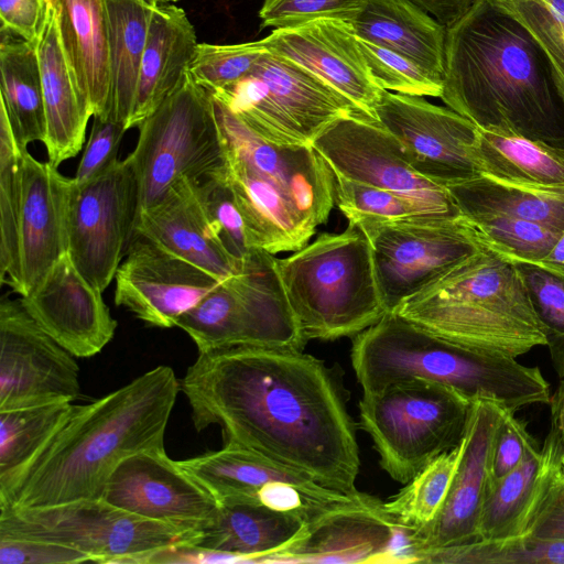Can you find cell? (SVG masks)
Instances as JSON below:
<instances>
[{
    "mask_svg": "<svg viewBox=\"0 0 564 564\" xmlns=\"http://www.w3.org/2000/svg\"><path fill=\"white\" fill-rule=\"evenodd\" d=\"M376 120L395 139L409 165L431 182L447 187L482 175L475 154L478 127L453 109L383 90Z\"/></svg>",
    "mask_w": 564,
    "mask_h": 564,
    "instance_id": "obj_16",
    "label": "cell"
},
{
    "mask_svg": "<svg viewBox=\"0 0 564 564\" xmlns=\"http://www.w3.org/2000/svg\"><path fill=\"white\" fill-rule=\"evenodd\" d=\"M470 404L444 384L408 378L362 393L359 427L371 437L380 467L406 484L438 455L459 445Z\"/></svg>",
    "mask_w": 564,
    "mask_h": 564,
    "instance_id": "obj_8",
    "label": "cell"
},
{
    "mask_svg": "<svg viewBox=\"0 0 564 564\" xmlns=\"http://www.w3.org/2000/svg\"><path fill=\"white\" fill-rule=\"evenodd\" d=\"M539 265L564 278V231L551 252Z\"/></svg>",
    "mask_w": 564,
    "mask_h": 564,
    "instance_id": "obj_56",
    "label": "cell"
},
{
    "mask_svg": "<svg viewBox=\"0 0 564 564\" xmlns=\"http://www.w3.org/2000/svg\"><path fill=\"white\" fill-rule=\"evenodd\" d=\"M547 51L564 80V0H505Z\"/></svg>",
    "mask_w": 564,
    "mask_h": 564,
    "instance_id": "obj_48",
    "label": "cell"
},
{
    "mask_svg": "<svg viewBox=\"0 0 564 564\" xmlns=\"http://www.w3.org/2000/svg\"><path fill=\"white\" fill-rule=\"evenodd\" d=\"M39 58L46 119L48 162L58 167L77 155L82 149L90 117L66 57L57 28L55 12L48 0L34 41Z\"/></svg>",
    "mask_w": 564,
    "mask_h": 564,
    "instance_id": "obj_27",
    "label": "cell"
},
{
    "mask_svg": "<svg viewBox=\"0 0 564 564\" xmlns=\"http://www.w3.org/2000/svg\"><path fill=\"white\" fill-rule=\"evenodd\" d=\"M197 45L182 8L170 2L153 7L128 130L138 128L180 86Z\"/></svg>",
    "mask_w": 564,
    "mask_h": 564,
    "instance_id": "obj_28",
    "label": "cell"
},
{
    "mask_svg": "<svg viewBox=\"0 0 564 564\" xmlns=\"http://www.w3.org/2000/svg\"><path fill=\"white\" fill-rule=\"evenodd\" d=\"M307 522L258 503H224L192 547L235 554L241 563H269L305 533Z\"/></svg>",
    "mask_w": 564,
    "mask_h": 564,
    "instance_id": "obj_29",
    "label": "cell"
},
{
    "mask_svg": "<svg viewBox=\"0 0 564 564\" xmlns=\"http://www.w3.org/2000/svg\"><path fill=\"white\" fill-rule=\"evenodd\" d=\"M560 466V459L550 448L533 443L520 464L486 490L479 540L522 538L543 490Z\"/></svg>",
    "mask_w": 564,
    "mask_h": 564,
    "instance_id": "obj_32",
    "label": "cell"
},
{
    "mask_svg": "<svg viewBox=\"0 0 564 564\" xmlns=\"http://www.w3.org/2000/svg\"><path fill=\"white\" fill-rule=\"evenodd\" d=\"M462 216H503L564 231V189H538L486 175L446 187Z\"/></svg>",
    "mask_w": 564,
    "mask_h": 564,
    "instance_id": "obj_36",
    "label": "cell"
},
{
    "mask_svg": "<svg viewBox=\"0 0 564 564\" xmlns=\"http://www.w3.org/2000/svg\"><path fill=\"white\" fill-rule=\"evenodd\" d=\"M262 43L267 51L302 66L376 120L384 89L373 82L351 23L319 19L274 29Z\"/></svg>",
    "mask_w": 564,
    "mask_h": 564,
    "instance_id": "obj_23",
    "label": "cell"
},
{
    "mask_svg": "<svg viewBox=\"0 0 564 564\" xmlns=\"http://www.w3.org/2000/svg\"><path fill=\"white\" fill-rule=\"evenodd\" d=\"M415 562L446 564H564V541L524 536L421 551Z\"/></svg>",
    "mask_w": 564,
    "mask_h": 564,
    "instance_id": "obj_40",
    "label": "cell"
},
{
    "mask_svg": "<svg viewBox=\"0 0 564 564\" xmlns=\"http://www.w3.org/2000/svg\"><path fill=\"white\" fill-rule=\"evenodd\" d=\"M351 224L369 239L387 313L485 248L463 216L360 219Z\"/></svg>",
    "mask_w": 564,
    "mask_h": 564,
    "instance_id": "obj_13",
    "label": "cell"
},
{
    "mask_svg": "<svg viewBox=\"0 0 564 564\" xmlns=\"http://www.w3.org/2000/svg\"><path fill=\"white\" fill-rule=\"evenodd\" d=\"M560 382L556 391L551 397L550 430L545 437L544 445L547 446L558 458L564 454V371L558 376Z\"/></svg>",
    "mask_w": 564,
    "mask_h": 564,
    "instance_id": "obj_54",
    "label": "cell"
},
{
    "mask_svg": "<svg viewBox=\"0 0 564 564\" xmlns=\"http://www.w3.org/2000/svg\"><path fill=\"white\" fill-rule=\"evenodd\" d=\"M171 1H177V0H171Z\"/></svg>",
    "mask_w": 564,
    "mask_h": 564,
    "instance_id": "obj_59",
    "label": "cell"
},
{
    "mask_svg": "<svg viewBox=\"0 0 564 564\" xmlns=\"http://www.w3.org/2000/svg\"><path fill=\"white\" fill-rule=\"evenodd\" d=\"M213 100L226 141L228 181L251 247L271 254L300 250L335 204L330 167L312 144L271 143Z\"/></svg>",
    "mask_w": 564,
    "mask_h": 564,
    "instance_id": "obj_4",
    "label": "cell"
},
{
    "mask_svg": "<svg viewBox=\"0 0 564 564\" xmlns=\"http://www.w3.org/2000/svg\"><path fill=\"white\" fill-rule=\"evenodd\" d=\"M135 234L218 281L238 273L242 267L225 249L195 182L185 178L152 206L139 212Z\"/></svg>",
    "mask_w": 564,
    "mask_h": 564,
    "instance_id": "obj_25",
    "label": "cell"
},
{
    "mask_svg": "<svg viewBox=\"0 0 564 564\" xmlns=\"http://www.w3.org/2000/svg\"><path fill=\"white\" fill-rule=\"evenodd\" d=\"M138 129L135 148L128 155L138 184V214L178 181L199 182L227 169L213 96L189 70Z\"/></svg>",
    "mask_w": 564,
    "mask_h": 564,
    "instance_id": "obj_9",
    "label": "cell"
},
{
    "mask_svg": "<svg viewBox=\"0 0 564 564\" xmlns=\"http://www.w3.org/2000/svg\"><path fill=\"white\" fill-rule=\"evenodd\" d=\"M250 130L279 145H306L338 118L361 113L294 62L265 51L241 80L214 93Z\"/></svg>",
    "mask_w": 564,
    "mask_h": 564,
    "instance_id": "obj_12",
    "label": "cell"
},
{
    "mask_svg": "<svg viewBox=\"0 0 564 564\" xmlns=\"http://www.w3.org/2000/svg\"><path fill=\"white\" fill-rule=\"evenodd\" d=\"M358 41L370 75L378 87L403 95L441 97L443 83L414 62L359 37Z\"/></svg>",
    "mask_w": 564,
    "mask_h": 564,
    "instance_id": "obj_46",
    "label": "cell"
},
{
    "mask_svg": "<svg viewBox=\"0 0 564 564\" xmlns=\"http://www.w3.org/2000/svg\"><path fill=\"white\" fill-rule=\"evenodd\" d=\"M79 367L31 317L20 299L0 302V411L73 402Z\"/></svg>",
    "mask_w": 564,
    "mask_h": 564,
    "instance_id": "obj_17",
    "label": "cell"
},
{
    "mask_svg": "<svg viewBox=\"0 0 564 564\" xmlns=\"http://www.w3.org/2000/svg\"><path fill=\"white\" fill-rule=\"evenodd\" d=\"M350 359L362 393L421 378L470 402L490 401L513 413L551 400L550 383L539 367L465 349L394 312L354 336Z\"/></svg>",
    "mask_w": 564,
    "mask_h": 564,
    "instance_id": "obj_5",
    "label": "cell"
},
{
    "mask_svg": "<svg viewBox=\"0 0 564 564\" xmlns=\"http://www.w3.org/2000/svg\"><path fill=\"white\" fill-rule=\"evenodd\" d=\"M88 561L85 553L63 544L0 535V564H76Z\"/></svg>",
    "mask_w": 564,
    "mask_h": 564,
    "instance_id": "obj_51",
    "label": "cell"
},
{
    "mask_svg": "<svg viewBox=\"0 0 564 564\" xmlns=\"http://www.w3.org/2000/svg\"><path fill=\"white\" fill-rule=\"evenodd\" d=\"M561 471L564 476V457L561 458Z\"/></svg>",
    "mask_w": 564,
    "mask_h": 564,
    "instance_id": "obj_58",
    "label": "cell"
},
{
    "mask_svg": "<svg viewBox=\"0 0 564 564\" xmlns=\"http://www.w3.org/2000/svg\"><path fill=\"white\" fill-rule=\"evenodd\" d=\"M366 0H264L259 11L261 26L294 28L314 20L334 19L351 23Z\"/></svg>",
    "mask_w": 564,
    "mask_h": 564,
    "instance_id": "obj_47",
    "label": "cell"
},
{
    "mask_svg": "<svg viewBox=\"0 0 564 564\" xmlns=\"http://www.w3.org/2000/svg\"><path fill=\"white\" fill-rule=\"evenodd\" d=\"M44 11V0H0L1 29L34 42Z\"/></svg>",
    "mask_w": 564,
    "mask_h": 564,
    "instance_id": "obj_53",
    "label": "cell"
},
{
    "mask_svg": "<svg viewBox=\"0 0 564 564\" xmlns=\"http://www.w3.org/2000/svg\"><path fill=\"white\" fill-rule=\"evenodd\" d=\"M445 28L466 14L479 0H411Z\"/></svg>",
    "mask_w": 564,
    "mask_h": 564,
    "instance_id": "obj_55",
    "label": "cell"
},
{
    "mask_svg": "<svg viewBox=\"0 0 564 564\" xmlns=\"http://www.w3.org/2000/svg\"><path fill=\"white\" fill-rule=\"evenodd\" d=\"M265 51L262 40L239 44L198 43L189 73L198 85L214 93L251 74Z\"/></svg>",
    "mask_w": 564,
    "mask_h": 564,
    "instance_id": "obj_43",
    "label": "cell"
},
{
    "mask_svg": "<svg viewBox=\"0 0 564 564\" xmlns=\"http://www.w3.org/2000/svg\"><path fill=\"white\" fill-rule=\"evenodd\" d=\"M23 149L15 139L9 118L0 110V279L22 294L19 253L21 204V158Z\"/></svg>",
    "mask_w": 564,
    "mask_h": 564,
    "instance_id": "obj_38",
    "label": "cell"
},
{
    "mask_svg": "<svg viewBox=\"0 0 564 564\" xmlns=\"http://www.w3.org/2000/svg\"><path fill=\"white\" fill-rule=\"evenodd\" d=\"M72 402L0 411V496L36 458L68 414Z\"/></svg>",
    "mask_w": 564,
    "mask_h": 564,
    "instance_id": "obj_37",
    "label": "cell"
},
{
    "mask_svg": "<svg viewBox=\"0 0 564 564\" xmlns=\"http://www.w3.org/2000/svg\"><path fill=\"white\" fill-rule=\"evenodd\" d=\"M115 280V303L161 328L176 326L220 282L138 234Z\"/></svg>",
    "mask_w": 564,
    "mask_h": 564,
    "instance_id": "obj_20",
    "label": "cell"
},
{
    "mask_svg": "<svg viewBox=\"0 0 564 564\" xmlns=\"http://www.w3.org/2000/svg\"><path fill=\"white\" fill-rule=\"evenodd\" d=\"M127 127L112 118L94 117L93 127L73 182L82 185L118 160V150Z\"/></svg>",
    "mask_w": 564,
    "mask_h": 564,
    "instance_id": "obj_49",
    "label": "cell"
},
{
    "mask_svg": "<svg viewBox=\"0 0 564 564\" xmlns=\"http://www.w3.org/2000/svg\"><path fill=\"white\" fill-rule=\"evenodd\" d=\"M1 108L22 148L44 142L46 119L42 79L34 42L0 29Z\"/></svg>",
    "mask_w": 564,
    "mask_h": 564,
    "instance_id": "obj_33",
    "label": "cell"
},
{
    "mask_svg": "<svg viewBox=\"0 0 564 564\" xmlns=\"http://www.w3.org/2000/svg\"><path fill=\"white\" fill-rule=\"evenodd\" d=\"M276 265L306 343L356 336L387 313L369 239L355 224L276 258Z\"/></svg>",
    "mask_w": 564,
    "mask_h": 564,
    "instance_id": "obj_7",
    "label": "cell"
},
{
    "mask_svg": "<svg viewBox=\"0 0 564 564\" xmlns=\"http://www.w3.org/2000/svg\"><path fill=\"white\" fill-rule=\"evenodd\" d=\"M0 535L55 542L97 563H149L164 550L192 547L199 531L94 499L42 508H0Z\"/></svg>",
    "mask_w": 564,
    "mask_h": 564,
    "instance_id": "obj_11",
    "label": "cell"
},
{
    "mask_svg": "<svg viewBox=\"0 0 564 564\" xmlns=\"http://www.w3.org/2000/svg\"><path fill=\"white\" fill-rule=\"evenodd\" d=\"M508 411L484 400L473 401L465 448L444 503L433 521L412 530L411 554L479 541V518L486 495L491 449Z\"/></svg>",
    "mask_w": 564,
    "mask_h": 564,
    "instance_id": "obj_21",
    "label": "cell"
},
{
    "mask_svg": "<svg viewBox=\"0 0 564 564\" xmlns=\"http://www.w3.org/2000/svg\"><path fill=\"white\" fill-rule=\"evenodd\" d=\"M102 499L138 516L197 531L219 508L215 497L164 448L123 459L111 474Z\"/></svg>",
    "mask_w": 564,
    "mask_h": 564,
    "instance_id": "obj_19",
    "label": "cell"
},
{
    "mask_svg": "<svg viewBox=\"0 0 564 564\" xmlns=\"http://www.w3.org/2000/svg\"><path fill=\"white\" fill-rule=\"evenodd\" d=\"M181 382L158 366L94 402L72 404L63 423L0 508H42L102 499L117 466L141 451L164 448Z\"/></svg>",
    "mask_w": 564,
    "mask_h": 564,
    "instance_id": "obj_3",
    "label": "cell"
},
{
    "mask_svg": "<svg viewBox=\"0 0 564 564\" xmlns=\"http://www.w3.org/2000/svg\"><path fill=\"white\" fill-rule=\"evenodd\" d=\"M440 98L479 129L564 149V80L505 0H479L446 28Z\"/></svg>",
    "mask_w": 564,
    "mask_h": 564,
    "instance_id": "obj_2",
    "label": "cell"
},
{
    "mask_svg": "<svg viewBox=\"0 0 564 564\" xmlns=\"http://www.w3.org/2000/svg\"><path fill=\"white\" fill-rule=\"evenodd\" d=\"M110 69V98L105 118L128 129L141 61L154 6L142 0H105Z\"/></svg>",
    "mask_w": 564,
    "mask_h": 564,
    "instance_id": "obj_34",
    "label": "cell"
},
{
    "mask_svg": "<svg viewBox=\"0 0 564 564\" xmlns=\"http://www.w3.org/2000/svg\"><path fill=\"white\" fill-rule=\"evenodd\" d=\"M176 327L198 354L237 346L303 350L307 344L283 289L276 258L253 249L241 270L220 281Z\"/></svg>",
    "mask_w": 564,
    "mask_h": 564,
    "instance_id": "obj_10",
    "label": "cell"
},
{
    "mask_svg": "<svg viewBox=\"0 0 564 564\" xmlns=\"http://www.w3.org/2000/svg\"><path fill=\"white\" fill-rule=\"evenodd\" d=\"M524 536L564 541V476L561 466L543 490Z\"/></svg>",
    "mask_w": 564,
    "mask_h": 564,
    "instance_id": "obj_52",
    "label": "cell"
},
{
    "mask_svg": "<svg viewBox=\"0 0 564 564\" xmlns=\"http://www.w3.org/2000/svg\"><path fill=\"white\" fill-rule=\"evenodd\" d=\"M475 154L481 174L538 189H564V149L478 128Z\"/></svg>",
    "mask_w": 564,
    "mask_h": 564,
    "instance_id": "obj_35",
    "label": "cell"
},
{
    "mask_svg": "<svg viewBox=\"0 0 564 564\" xmlns=\"http://www.w3.org/2000/svg\"><path fill=\"white\" fill-rule=\"evenodd\" d=\"M209 218L228 253L242 262L253 250L246 224L225 172L195 182Z\"/></svg>",
    "mask_w": 564,
    "mask_h": 564,
    "instance_id": "obj_45",
    "label": "cell"
},
{
    "mask_svg": "<svg viewBox=\"0 0 564 564\" xmlns=\"http://www.w3.org/2000/svg\"><path fill=\"white\" fill-rule=\"evenodd\" d=\"M138 184L128 156L82 185L72 178L68 250L78 271L104 292L135 235Z\"/></svg>",
    "mask_w": 564,
    "mask_h": 564,
    "instance_id": "obj_14",
    "label": "cell"
},
{
    "mask_svg": "<svg viewBox=\"0 0 564 564\" xmlns=\"http://www.w3.org/2000/svg\"><path fill=\"white\" fill-rule=\"evenodd\" d=\"M465 448V435L456 447L429 463L388 501L384 511L400 525L416 530L441 510Z\"/></svg>",
    "mask_w": 564,
    "mask_h": 564,
    "instance_id": "obj_39",
    "label": "cell"
},
{
    "mask_svg": "<svg viewBox=\"0 0 564 564\" xmlns=\"http://www.w3.org/2000/svg\"><path fill=\"white\" fill-rule=\"evenodd\" d=\"M20 301L31 317L74 357L100 352L113 338L117 321L95 288L63 254Z\"/></svg>",
    "mask_w": 564,
    "mask_h": 564,
    "instance_id": "obj_22",
    "label": "cell"
},
{
    "mask_svg": "<svg viewBox=\"0 0 564 564\" xmlns=\"http://www.w3.org/2000/svg\"><path fill=\"white\" fill-rule=\"evenodd\" d=\"M535 442L527 423L517 419L513 412H507L495 436L486 490L514 469Z\"/></svg>",
    "mask_w": 564,
    "mask_h": 564,
    "instance_id": "obj_50",
    "label": "cell"
},
{
    "mask_svg": "<svg viewBox=\"0 0 564 564\" xmlns=\"http://www.w3.org/2000/svg\"><path fill=\"white\" fill-rule=\"evenodd\" d=\"M181 382L194 426L356 495L354 422L326 365L303 350L237 346L198 354Z\"/></svg>",
    "mask_w": 564,
    "mask_h": 564,
    "instance_id": "obj_1",
    "label": "cell"
},
{
    "mask_svg": "<svg viewBox=\"0 0 564 564\" xmlns=\"http://www.w3.org/2000/svg\"><path fill=\"white\" fill-rule=\"evenodd\" d=\"M542 322L554 369L564 371V278L539 264L514 263Z\"/></svg>",
    "mask_w": 564,
    "mask_h": 564,
    "instance_id": "obj_42",
    "label": "cell"
},
{
    "mask_svg": "<svg viewBox=\"0 0 564 564\" xmlns=\"http://www.w3.org/2000/svg\"><path fill=\"white\" fill-rule=\"evenodd\" d=\"M72 178L28 149L21 158L19 253L22 294L26 295L68 250L67 210Z\"/></svg>",
    "mask_w": 564,
    "mask_h": 564,
    "instance_id": "obj_24",
    "label": "cell"
},
{
    "mask_svg": "<svg viewBox=\"0 0 564 564\" xmlns=\"http://www.w3.org/2000/svg\"><path fill=\"white\" fill-rule=\"evenodd\" d=\"M177 463L215 497L218 505L258 503V491L273 481L292 482L324 506L347 502L357 495L322 486L300 470L235 444H224L221 449Z\"/></svg>",
    "mask_w": 564,
    "mask_h": 564,
    "instance_id": "obj_26",
    "label": "cell"
},
{
    "mask_svg": "<svg viewBox=\"0 0 564 564\" xmlns=\"http://www.w3.org/2000/svg\"><path fill=\"white\" fill-rule=\"evenodd\" d=\"M394 313L482 355L517 359L547 345L516 264L486 247Z\"/></svg>",
    "mask_w": 564,
    "mask_h": 564,
    "instance_id": "obj_6",
    "label": "cell"
},
{
    "mask_svg": "<svg viewBox=\"0 0 564 564\" xmlns=\"http://www.w3.org/2000/svg\"><path fill=\"white\" fill-rule=\"evenodd\" d=\"M77 87L93 117L105 118L110 98L105 0H48Z\"/></svg>",
    "mask_w": 564,
    "mask_h": 564,
    "instance_id": "obj_30",
    "label": "cell"
},
{
    "mask_svg": "<svg viewBox=\"0 0 564 564\" xmlns=\"http://www.w3.org/2000/svg\"><path fill=\"white\" fill-rule=\"evenodd\" d=\"M334 187L335 203L349 223L360 219L394 220L421 216L434 217L416 203L397 193L335 174Z\"/></svg>",
    "mask_w": 564,
    "mask_h": 564,
    "instance_id": "obj_44",
    "label": "cell"
},
{
    "mask_svg": "<svg viewBox=\"0 0 564 564\" xmlns=\"http://www.w3.org/2000/svg\"><path fill=\"white\" fill-rule=\"evenodd\" d=\"M411 531L378 498L358 492L313 517L305 533L269 563H413Z\"/></svg>",
    "mask_w": 564,
    "mask_h": 564,
    "instance_id": "obj_18",
    "label": "cell"
},
{
    "mask_svg": "<svg viewBox=\"0 0 564 564\" xmlns=\"http://www.w3.org/2000/svg\"><path fill=\"white\" fill-rule=\"evenodd\" d=\"M151 6H158L160 3H167L171 2V0H142Z\"/></svg>",
    "mask_w": 564,
    "mask_h": 564,
    "instance_id": "obj_57",
    "label": "cell"
},
{
    "mask_svg": "<svg viewBox=\"0 0 564 564\" xmlns=\"http://www.w3.org/2000/svg\"><path fill=\"white\" fill-rule=\"evenodd\" d=\"M479 242L512 263L540 264L562 232L538 223L503 216H463Z\"/></svg>",
    "mask_w": 564,
    "mask_h": 564,
    "instance_id": "obj_41",
    "label": "cell"
},
{
    "mask_svg": "<svg viewBox=\"0 0 564 564\" xmlns=\"http://www.w3.org/2000/svg\"><path fill=\"white\" fill-rule=\"evenodd\" d=\"M312 147L335 175L397 193L434 217L462 216L448 189L417 174L395 139L364 113L333 121L313 140Z\"/></svg>",
    "mask_w": 564,
    "mask_h": 564,
    "instance_id": "obj_15",
    "label": "cell"
},
{
    "mask_svg": "<svg viewBox=\"0 0 564 564\" xmlns=\"http://www.w3.org/2000/svg\"><path fill=\"white\" fill-rule=\"evenodd\" d=\"M356 35L403 55L443 83L446 28L411 0H366Z\"/></svg>",
    "mask_w": 564,
    "mask_h": 564,
    "instance_id": "obj_31",
    "label": "cell"
}]
</instances>
